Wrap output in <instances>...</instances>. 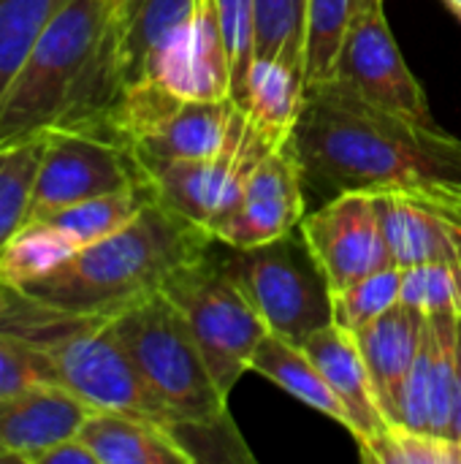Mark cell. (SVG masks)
Returning <instances> with one entry per match:
<instances>
[{
  "label": "cell",
  "instance_id": "cell-1",
  "mask_svg": "<svg viewBox=\"0 0 461 464\" xmlns=\"http://www.w3.org/2000/svg\"><path fill=\"white\" fill-rule=\"evenodd\" d=\"M304 179L318 190H421L461 201V141L391 114L340 79L304 87L293 130Z\"/></svg>",
  "mask_w": 461,
  "mask_h": 464
},
{
  "label": "cell",
  "instance_id": "cell-2",
  "mask_svg": "<svg viewBox=\"0 0 461 464\" xmlns=\"http://www.w3.org/2000/svg\"><path fill=\"white\" fill-rule=\"evenodd\" d=\"M122 92L111 0H68L0 98V150L52 130L111 136Z\"/></svg>",
  "mask_w": 461,
  "mask_h": 464
},
{
  "label": "cell",
  "instance_id": "cell-3",
  "mask_svg": "<svg viewBox=\"0 0 461 464\" xmlns=\"http://www.w3.org/2000/svg\"><path fill=\"white\" fill-rule=\"evenodd\" d=\"M212 242L209 231L152 196L128 226L79 247L54 272L19 291L68 315L109 318L163 291L168 277L209 253Z\"/></svg>",
  "mask_w": 461,
  "mask_h": 464
},
{
  "label": "cell",
  "instance_id": "cell-4",
  "mask_svg": "<svg viewBox=\"0 0 461 464\" xmlns=\"http://www.w3.org/2000/svg\"><path fill=\"white\" fill-rule=\"evenodd\" d=\"M0 329L33 343L46 356L54 383L90 408L141 416L166 430L174 424L171 413L147 389L109 318L68 315L5 285Z\"/></svg>",
  "mask_w": 461,
  "mask_h": 464
},
{
  "label": "cell",
  "instance_id": "cell-5",
  "mask_svg": "<svg viewBox=\"0 0 461 464\" xmlns=\"http://www.w3.org/2000/svg\"><path fill=\"white\" fill-rule=\"evenodd\" d=\"M109 324L174 424L228 413V397L215 383L182 310L163 291L109 315Z\"/></svg>",
  "mask_w": 461,
  "mask_h": 464
},
{
  "label": "cell",
  "instance_id": "cell-6",
  "mask_svg": "<svg viewBox=\"0 0 461 464\" xmlns=\"http://www.w3.org/2000/svg\"><path fill=\"white\" fill-rule=\"evenodd\" d=\"M245 125L247 114L231 98H182L155 79L130 84L111 114V136L128 144L149 177L174 160L223 155Z\"/></svg>",
  "mask_w": 461,
  "mask_h": 464
},
{
  "label": "cell",
  "instance_id": "cell-7",
  "mask_svg": "<svg viewBox=\"0 0 461 464\" xmlns=\"http://www.w3.org/2000/svg\"><path fill=\"white\" fill-rule=\"evenodd\" d=\"M217 261L269 334L302 345L331 324V288L304 237L296 242L291 231L255 247H228V256Z\"/></svg>",
  "mask_w": 461,
  "mask_h": 464
},
{
  "label": "cell",
  "instance_id": "cell-8",
  "mask_svg": "<svg viewBox=\"0 0 461 464\" xmlns=\"http://www.w3.org/2000/svg\"><path fill=\"white\" fill-rule=\"evenodd\" d=\"M163 294L182 310L215 383L228 397L269 334L266 324L209 253L177 269Z\"/></svg>",
  "mask_w": 461,
  "mask_h": 464
},
{
  "label": "cell",
  "instance_id": "cell-9",
  "mask_svg": "<svg viewBox=\"0 0 461 464\" xmlns=\"http://www.w3.org/2000/svg\"><path fill=\"white\" fill-rule=\"evenodd\" d=\"M133 188H149V174L120 139L82 130H52L35 174L30 220L54 209Z\"/></svg>",
  "mask_w": 461,
  "mask_h": 464
},
{
  "label": "cell",
  "instance_id": "cell-10",
  "mask_svg": "<svg viewBox=\"0 0 461 464\" xmlns=\"http://www.w3.org/2000/svg\"><path fill=\"white\" fill-rule=\"evenodd\" d=\"M383 5L386 0H372L351 24L334 79L348 84L364 101L437 130L440 125L432 117L421 84L402 57L399 44L394 41Z\"/></svg>",
  "mask_w": 461,
  "mask_h": 464
},
{
  "label": "cell",
  "instance_id": "cell-11",
  "mask_svg": "<svg viewBox=\"0 0 461 464\" xmlns=\"http://www.w3.org/2000/svg\"><path fill=\"white\" fill-rule=\"evenodd\" d=\"M272 147L245 125L242 136L217 158L174 160L152 171L149 185L160 204L212 234V228L239 204L253 169Z\"/></svg>",
  "mask_w": 461,
  "mask_h": 464
},
{
  "label": "cell",
  "instance_id": "cell-12",
  "mask_svg": "<svg viewBox=\"0 0 461 464\" xmlns=\"http://www.w3.org/2000/svg\"><path fill=\"white\" fill-rule=\"evenodd\" d=\"M299 234L304 237L331 294L394 264L372 193L367 190L331 196L318 212L302 218Z\"/></svg>",
  "mask_w": 461,
  "mask_h": 464
},
{
  "label": "cell",
  "instance_id": "cell-13",
  "mask_svg": "<svg viewBox=\"0 0 461 464\" xmlns=\"http://www.w3.org/2000/svg\"><path fill=\"white\" fill-rule=\"evenodd\" d=\"M304 169L291 141L272 150L250 174L239 204L212 228L226 247H255L299 228L304 218Z\"/></svg>",
  "mask_w": 461,
  "mask_h": 464
},
{
  "label": "cell",
  "instance_id": "cell-14",
  "mask_svg": "<svg viewBox=\"0 0 461 464\" xmlns=\"http://www.w3.org/2000/svg\"><path fill=\"white\" fill-rule=\"evenodd\" d=\"M397 266L461 264V201L421 190L372 193Z\"/></svg>",
  "mask_w": 461,
  "mask_h": 464
},
{
  "label": "cell",
  "instance_id": "cell-15",
  "mask_svg": "<svg viewBox=\"0 0 461 464\" xmlns=\"http://www.w3.org/2000/svg\"><path fill=\"white\" fill-rule=\"evenodd\" d=\"M456 340L459 315H427L424 340L402 392L399 427L451 438L454 389H456Z\"/></svg>",
  "mask_w": 461,
  "mask_h": 464
},
{
  "label": "cell",
  "instance_id": "cell-16",
  "mask_svg": "<svg viewBox=\"0 0 461 464\" xmlns=\"http://www.w3.org/2000/svg\"><path fill=\"white\" fill-rule=\"evenodd\" d=\"M92 411L57 383L0 397V462L33 464L43 449L76 438Z\"/></svg>",
  "mask_w": 461,
  "mask_h": 464
},
{
  "label": "cell",
  "instance_id": "cell-17",
  "mask_svg": "<svg viewBox=\"0 0 461 464\" xmlns=\"http://www.w3.org/2000/svg\"><path fill=\"white\" fill-rule=\"evenodd\" d=\"M152 79L182 98H231V68L215 0H198L193 19L160 54Z\"/></svg>",
  "mask_w": 461,
  "mask_h": 464
},
{
  "label": "cell",
  "instance_id": "cell-18",
  "mask_svg": "<svg viewBox=\"0 0 461 464\" xmlns=\"http://www.w3.org/2000/svg\"><path fill=\"white\" fill-rule=\"evenodd\" d=\"M427 315L416 307L397 304L364 329H359L356 345L364 356L375 400L389 421V427H399L402 392L416 362V353L424 340Z\"/></svg>",
  "mask_w": 461,
  "mask_h": 464
},
{
  "label": "cell",
  "instance_id": "cell-19",
  "mask_svg": "<svg viewBox=\"0 0 461 464\" xmlns=\"http://www.w3.org/2000/svg\"><path fill=\"white\" fill-rule=\"evenodd\" d=\"M299 348L315 362L331 392L345 405L351 416V435L359 440V446L389 430V421L375 400L364 356L351 332L340 329L337 324H329L310 334Z\"/></svg>",
  "mask_w": 461,
  "mask_h": 464
},
{
  "label": "cell",
  "instance_id": "cell-20",
  "mask_svg": "<svg viewBox=\"0 0 461 464\" xmlns=\"http://www.w3.org/2000/svg\"><path fill=\"white\" fill-rule=\"evenodd\" d=\"M196 8L198 0H136L128 11L114 14L125 90L152 79L160 54L193 19Z\"/></svg>",
  "mask_w": 461,
  "mask_h": 464
},
{
  "label": "cell",
  "instance_id": "cell-21",
  "mask_svg": "<svg viewBox=\"0 0 461 464\" xmlns=\"http://www.w3.org/2000/svg\"><path fill=\"white\" fill-rule=\"evenodd\" d=\"M79 438L98 464H193L163 424L130 413L92 411Z\"/></svg>",
  "mask_w": 461,
  "mask_h": 464
},
{
  "label": "cell",
  "instance_id": "cell-22",
  "mask_svg": "<svg viewBox=\"0 0 461 464\" xmlns=\"http://www.w3.org/2000/svg\"><path fill=\"white\" fill-rule=\"evenodd\" d=\"M304 106V76L283 60L255 57L247 82V125L272 147L291 141Z\"/></svg>",
  "mask_w": 461,
  "mask_h": 464
},
{
  "label": "cell",
  "instance_id": "cell-23",
  "mask_svg": "<svg viewBox=\"0 0 461 464\" xmlns=\"http://www.w3.org/2000/svg\"><path fill=\"white\" fill-rule=\"evenodd\" d=\"M250 370L269 378L285 394L296 397L307 408L329 416L331 421L342 424L351 432V416H348L345 405L331 392V386L326 383V378L321 375L315 362L299 345H293V343H288V340H283L277 334H266L261 340L258 351L253 353Z\"/></svg>",
  "mask_w": 461,
  "mask_h": 464
},
{
  "label": "cell",
  "instance_id": "cell-24",
  "mask_svg": "<svg viewBox=\"0 0 461 464\" xmlns=\"http://www.w3.org/2000/svg\"><path fill=\"white\" fill-rule=\"evenodd\" d=\"M79 245L49 220H27L0 253V283L22 288L68 261Z\"/></svg>",
  "mask_w": 461,
  "mask_h": 464
},
{
  "label": "cell",
  "instance_id": "cell-25",
  "mask_svg": "<svg viewBox=\"0 0 461 464\" xmlns=\"http://www.w3.org/2000/svg\"><path fill=\"white\" fill-rule=\"evenodd\" d=\"M372 0H307L304 87L331 82L345 35Z\"/></svg>",
  "mask_w": 461,
  "mask_h": 464
},
{
  "label": "cell",
  "instance_id": "cell-26",
  "mask_svg": "<svg viewBox=\"0 0 461 464\" xmlns=\"http://www.w3.org/2000/svg\"><path fill=\"white\" fill-rule=\"evenodd\" d=\"M152 196H155L152 185L120 190V193H106V196H95V198L54 209L49 215H41V220H49L62 234H68L79 247H84V245H92V242L120 231L122 226H128L144 209V204Z\"/></svg>",
  "mask_w": 461,
  "mask_h": 464
},
{
  "label": "cell",
  "instance_id": "cell-27",
  "mask_svg": "<svg viewBox=\"0 0 461 464\" xmlns=\"http://www.w3.org/2000/svg\"><path fill=\"white\" fill-rule=\"evenodd\" d=\"M68 0H0V98Z\"/></svg>",
  "mask_w": 461,
  "mask_h": 464
},
{
  "label": "cell",
  "instance_id": "cell-28",
  "mask_svg": "<svg viewBox=\"0 0 461 464\" xmlns=\"http://www.w3.org/2000/svg\"><path fill=\"white\" fill-rule=\"evenodd\" d=\"M255 3V57L283 60L304 76L307 0H253Z\"/></svg>",
  "mask_w": 461,
  "mask_h": 464
},
{
  "label": "cell",
  "instance_id": "cell-29",
  "mask_svg": "<svg viewBox=\"0 0 461 464\" xmlns=\"http://www.w3.org/2000/svg\"><path fill=\"white\" fill-rule=\"evenodd\" d=\"M41 155L43 139L0 150V253L11 242V237L30 220Z\"/></svg>",
  "mask_w": 461,
  "mask_h": 464
},
{
  "label": "cell",
  "instance_id": "cell-30",
  "mask_svg": "<svg viewBox=\"0 0 461 464\" xmlns=\"http://www.w3.org/2000/svg\"><path fill=\"white\" fill-rule=\"evenodd\" d=\"M402 296V266L391 264L378 269L342 291L331 294V324L356 334L383 313L399 304Z\"/></svg>",
  "mask_w": 461,
  "mask_h": 464
},
{
  "label": "cell",
  "instance_id": "cell-31",
  "mask_svg": "<svg viewBox=\"0 0 461 464\" xmlns=\"http://www.w3.org/2000/svg\"><path fill=\"white\" fill-rule=\"evenodd\" d=\"M359 449L364 462L375 464H461L459 440L405 427H389Z\"/></svg>",
  "mask_w": 461,
  "mask_h": 464
},
{
  "label": "cell",
  "instance_id": "cell-32",
  "mask_svg": "<svg viewBox=\"0 0 461 464\" xmlns=\"http://www.w3.org/2000/svg\"><path fill=\"white\" fill-rule=\"evenodd\" d=\"M220 33L226 41L231 68V101L245 111L247 82L255 63V3L253 0H215Z\"/></svg>",
  "mask_w": 461,
  "mask_h": 464
},
{
  "label": "cell",
  "instance_id": "cell-33",
  "mask_svg": "<svg viewBox=\"0 0 461 464\" xmlns=\"http://www.w3.org/2000/svg\"><path fill=\"white\" fill-rule=\"evenodd\" d=\"M399 302L424 315H461V264H418L402 269Z\"/></svg>",
  "mask_w": 461,
  "mask_h": 464
},
{
  "label": "cell",
  "instance_id": "cell-34",
  "mask_svg": "<svg viewBox=\"0 0 461 464\" xmlns=\"http://www.w3.org/2000/svg\"><path fill=\"white\" fill-rule=\"evenodd\" d=\"M35 383H54L46 356L33 343L0 329V397L16 394Z\"/></svg>",
  "mask_w": 461,
  "mask_h": 464
},
{
  "label": "cell",
  "instance_id": "cell-35",
  "mask_svg": "<svg viewBox=\"0 0 461 464\" xmlns=\"http://www.w3.org/2000/svg\"><path fill=\"white\" fill-rule=\"evenodd\" d=\"M33 464H98L95 454L84 446V440L76 435V438H68L57 446H49L43 449Z\"/></svg>",
  "mask_w": 461,
  "mask_h": 464
},
{
  "label": "cell",
  "instance_id": "cell-36",
  "mask_svg": "<svg viewBox=\"0 0 461 464\" xmlns=\"http://www.w3.org/2000/svg\"><path fill=\"white\" fill-rule=\"evenodd\" d=\"M451 438L461 443V315L459 340H456V389H454V413H451Z\"/></svg>",
  "mask_w": 461,
  "mask_h": 464
},
{
  "label": "cell",
  "instance_id": "cell-37",
  "mask_svg": "<svg viewBox=\"0 0 461 464\" xmlns=\"http://www.w3.org/2000/svg\"><path fill=\"white\" fill-rule=\"evenodd\" d=\"M133 3H136V0H111V8H114V14H122V11H128Z\"/></svg>",
  "mask_w": 461,
  "mask_h": 464
},
{
  "label": "cell",
  "instance_id": "cell-38",
  "mask_svg": "<svg viewBox=\"0 0 461 464\" xmlns=\"http://www.w3.org/2000/svg\"><path fill=\"white\" fill-rule=\"evenodd\" d=\"M446 3H448V8L461 19V0H446Z\"/></svg>",
  "mask_w": 461,
  "mask_h": 464
},
{
  "label": "cell",
  "instance_id": "cell-39",
  "mask_svg": "<svg viewBox=\"0 0 461 464\" xmlns=\"http://www.w3.org/2000/svg\"><path fill=\"white\" fill-rule=\"evenodd\" d=\"M3 299H5V285L0 283V307H3Z\"/></svg>",
  "mask_w": 461,
  "mask_h": 464
}]
</instances>
